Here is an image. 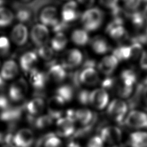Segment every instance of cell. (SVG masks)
Listing matches in <instances>:
<instances>
[{
	"instance_id": "obj_50",
	"label": "cell",
	"mask_w": 147,
	"mask_h": 147,
	"mask_svg": "<svg viewBox=\"0 0 147 147\" xmlns=\"http://www.w3.org/2000/svg\"><path fill=\"white\" fill-rule=\"evenodd\" d=\"M3 3V2L2 1H0V6H1V5H2Z\"/></svg>"
},
{
	"instance_id": "obj_29",
	"label": "cell",
	"mask_w": 147,
	"mask_h": 147,
	"mask_svg": "<svg viewBox=\"0 0 147 147\" xmlns=\"http://www.w3.org/2000/svg\"><path fill=\"white\" fill-rule=\"evenodd\" d=\"M110 36L115 41L121 42L125 40L127 37V32L121 25L114 26L108 29Z\"/></svg>"
},
{
	"instance_id": "obj_22",
	"label": "cell",
	"mask_w": 147,
	"mask_h": 147,
	"mask_svg": "<svg viewBox=\"0 0 147 147\" xmlns=\"http://www.w3.org/2000/svg\"><path fill=\"white\" fill-rule=\"evenodd\" d=\"M130 47L129 59L135 63H141L146 57V53L141 46L138 42H134Z\"/></svg>"
},
{
	"instance_id": "obj_44",
	"label": "cell",
	"mask_w": 147,
	"mask_h": 147,
	"mask_svg": "<svg viewBox=\"0 0 147 147\" xmlns=\"http://www.w3.org/2000/svg\"><path fill=\"white\" fill-rule=\"evenodd\" d=\"M67 147H82L79 144L74 140H69L67 143Z\"/></svg>"
},
{
	"instance_id": "obj_5",
	"label": "cell",
	"mask_w": 147,
	"mask_h": 147,
	"mask_svg": "<svg viewBox=\"0 0 147 147\" xmlns=\"http://www.w3.org/2000/svg\"><path fill=\"white\" fill-rule=\"evenodd\" d=\"M49 31L46 26L36 24L33 26L30 32V37L33 42L37 47L45 45L49 40Z\"/></svg>"
},
{
	"instance_id": "obj_48",
	"label": "cell",
	"mask_w": 147,
	"mask_h": 147,
	"mask_svg": "<svg viewBox=\"0 0 147 147\" xmlns=\"http://www.w3.org/2000/svg\"><path fill=\"white\" fill-rule=\"evenodd\" d=\"M1 147H16V146L12 144H4Z\"/></svg>"
},
{
	"instance_id": "obj_37",
	"label": "cell",
	"mask_w": 147,
	"mask_h": 147,
	"mask_svg": "<svg viewBox=\"0 0 147 147\" xmlns=\"http://www.w3.org/2000/svg\"><path fill=\"white\" fill-rule=\"evenodd\" d=\"M136 75V79L141 84L147 86V64H142L139 67Z\"/></svg>"
},
{
	"instance_id": "obj_18",
	"label": "cell",
	"mask_w": 147,
	"mask_h": 147,
	"mask_svg": "<svg viewBox=\"0 0 147 147\" xmlns=\"http://www.w3.org/2000/svg\"><path fill=\"white\" fill-rule=\"evenodd\" d=\"M44 109V102L40 97H36L29 101L26 105V109L28 113V117L35 118L40 115Z\"/></svg>"
},
{
	"instance_id": "obj_41",
	"label": "cell",
	"mask_w": 147,
	"mask_h": 147,
	"mask_svg": "<svg viewBox=\"0 0 147 147\" xmlns=\"http://www.w3.org/2000/svg\"><path fill=\"white\" fill-rule=\"evenodd\" d=\"M90 92L87 90L80 91L78 95V99L79 102L83 105H87L90 103Z\"/></svg>"
},
{
	"instance_id": "obj_23",
	"label": "cell",
	"mask_w": 147,
	"mask_h": 147,
	"mask_svg": "<svg viewBox=\"0 0 147 147\" xmlns=\"http://www.w3.org/2000/svg\"><path fill=\"white\" fill-rule=\"evenodd\" d=\"M129 142L131 147H147V132L138 131L132 133Z\"/></svg>"
},
{
	"instance_id": "obj_2",
	"label": "cell",
	"mask_w": 147,
	"mask_h": 147,
	"mask_svg": "<svg viewBox=\"0 0 147 147\" xmlns=\"http://www.w3.org/2000/svg\"><path fill=\"white\" fill-rule=\"evenodd\" d=\"M127 111V106L124 101L120 99H114L108 106L107 113L113 120L121 122L124 119Z\"/></svg>"
},
{
	"instance_id": "obj_19",
	"label": "cell",
	"mask_w": 147,
	"mask_h": 147,
	"mask_svg": "<svg viewBox=\"0 0 147 147\" xmlns=\"http://www.w3.org/2000/svg\"><path fill=\"white\" fill-rule=\"evenodd\" d=\"M18 68L17 63L12 60L5 61L2 65L0 76L5 80H9L14 78L18 74Z\"/></svg>"
},
{
	"instance_id": "obj_40",
	"label": "cell",
	"mask_w": 147,
	"mask_h": 147,
	"mask_svg": "<svg viewBox=\"0 0 147 147\" xmlns=\"http://www.w3.org/2000/svg\"><path fill=\"white\" fill-rule=\"evenodd\" d=\"M87 147H103V141L99 136H93L88 141Z\"/></svg>"
},
{
	"instance_id": "obj_8",
	"label": "cell",
	"mask_w": 147,
	"mask_h": 147,
	"mask_svg": "<svg viewBox=\"0 0 147 147\" xmlns=\"http://www.w3.org/2000/svg\"><path fill=\"white\" fill-rule=\"evenodd\" d=\"M83 60L81 52L77 49H71L65 51L62 57L63 67L74 68L79 66Z\"/></svg>"
},
{
	"instance_id": "obj_47",
	"label": "cell",
	"mask_w": 147,
	"mask_h": 147,
	"mask_svg": "<svg viewBox=\"0 0 147 147\" xmlns=\"http://www.w3.org/2000/svg\"><path fill=\"white\" fill-rule=\"evenodd\" d=\"M4 84V80L0 76V88H2Z\"/></svg>"
},
{
	"instance_id": "obj_24",
	"label": "cell",
	"mask_w": 147,
	"mask_h": 147,
	"mask_svg": "<svg viewBox=\"0 0 147 147\" xmlns=\"http://www.w3.org/2000/svg\"><path fill=\"white\" fill-rule=\"evenodd\" d=\"M30 82L32 86L36 89L40 90L44 87L47 77L45 74L36 69L30 72Z\"/></svg>"
},
{
	"instance_id": "obj_10",
	"label": "cell",
	"mask_w": 147,
	"mask_h": 147,
	"mask_svg": "<svg viewBox=\"0 0 147 147\" xmlns=\"http://www.w3.org/2000/svg\"><path fill=\"white\" fill-rule=\"evenodd\" d=\"M65 102L59 96H51L48 100L47 107L49 115L53 119L61 118L63 113Z\"/></svg>"
},
{
	"instance_id": "obj_32",
	"label": "cell",
	"mask_w": 147,
	"mask_h": 147,
	"mask_svg": "<svg viewBox=\"0 0 147 147\" xmlns=\"http://www.w3.org/2000/svg\"><path fill=\"white\" fill-rule=\"evenodd\" d=\"M53 119L49 115H43L36 118L33 125L38 129H45L52 125Z\"/></svg>"
},
{
	"instance_id": "obj_28",
	"label": "cell",
	"mask_w": 147,
	"mask_h": 147,
	"mask_svg": "<svg viewBox=\"0 0 147 147\" xmlns=\"http://www.w3.org/2000/svg\"><path fill=\"white\" fill-rule=\"evenodd\" d=\"M71 40L76 45L83 46L88 42L89 37L84 29H76L72 33Z\"/></svg>"
},
{
	"instance_id": "obj_27",
	"label": "cell",
	"mask_w": 147,
	"mask_h": 147,
	"mask_svg": "<svg viewBox=\"0 0 147 147\" xmlns=\"http://www.w3.org/2000/svg\"><path fill=\"white\" fill-rule=\"evenodd\" d=\"M67 42V38L63 33H57L51 40V48L55 51H61L65 48Z\"/></svg>"
},
{
	"instance_id": "obj_4",
	"label": "cell",
	"mask_w": 147,
	"mask_h": 147,
	"mask_svg": "<svg viewBox=\"0 0 147 147\" xmlns=\"http://www.w3.org/2000/svg\"><path fill=\"white\" fill-rule=\"evenodd\" d=\"M125 122L131 128L145 129L147 128V114L140 111L133 110L128 114Z\"/></svg>"
},
{
	"instance_id": "obj_17",
	"label": "cell",
	"mask_w": 147,
	"mask_h": 147,
	"mask_svg": "<svg viewBox=\"0 0 147 147\" xmlns=\"http://www.w3.org/2000/svg\"><path fill=\"white\" fill-rule=\"evenodd\" d=\"M37 63V56L34 52H27L20 59V64L23 71L31 72L35 69Z\"/></svg>"
},
{
	"instance_id": "obj_6",
	"label": "cell",
	"mask_w": 147,
	"mask_h": 147,
	"mask_svg": "<svg viewBox=\"0 0 147 147\" xmlns=\"http://www.w3.org/2000/svg\"><path fill=\"white\" fill-rule=\"evenodd\" d=\"M33 131L28 128L18 130L14 134L13 143L17 147H30L34 141Z\"/></svg>"
},
{
	"instance_id": "obj_15",
	"label": "cell",
	"mask_w": 147,
	"mask_h": 147,
	"mask_svg": "<svg viewBox=\"0 0 147 147\" xmlns=\"http://www.w3.org/2000/svg\"><path fill=\"white\" fill-rule=\"evenodd\" d=\"M76 7L77 4L74 1L68 2L63 6L61 12L63 22L70 23L78 18L79 13L76 10Z\"/></svg>"
},
{
	"instance_id": "obj_1",
	"label": "cell",
	"mask_w": 147,
	"mask_h": 147,
	"mask_svg": "<svg viewBox=\"0 0 147 147\" xmlns=\"http://www.w3.org/2000/svg\"><path fill=\"white\" fill-rule=\"evenodd\" d=\"M103 20V14L98 8L88 9L82 16V23L86 31L96 30L101 25Z\"/></svg>"
},
{
	"instance_id": "obj_11",
	"label": "cell",
	"mask_w": 147,
	"mask_h": 147,
	"mask_svg": "<svg viewBox=\"0 0 147 147\" xmlns=\"http://www.w3.org/2000/svg\"><path fill=\"white\" fill-rule=\"evenodd\" d=\"M89 102L95 108L103 109L108 103L109 95L104 89L94 90L90 94Z\"/></svg>"
},
{
	"instance_id": "obj_21",
	"label": "cell",
	"mask_w": 147,
	"mask_h": 147,
	"mask_svg": "<svg viewBox=\"0 0 147 147\" xmlns=\"http://www.w3.org/2000/svg\"><path fill=\"white\" fill-rule=\"evenodd\" d=\"M21 115V110L18 107H10L0 113V119L9 123H15Z\"/></svg>"
},
{
	"instance_id": "obj_46",
	"label": "cell",
	"mask_w": 147,
	"mask_h": 147,
	"mask_svg": "<svg viewBox=\"0 0 147 147\" xmlns=\"http://www.w3.org/2000/svg\"><path fill=\"white\" fill-rule=\"evenodd\" d=\"M144 17L147 21V5L145 6L144 11Z\"/></svg>"
},
{
	"instance_id": "obj_26",
	"label": "cell",
	"mask_w": 147,
	"mask_h": 147,
	"mask_svg": "<svg viewBox=\"0 0 147 147\" xmlns=\"http://www.w3.org/2000/svg\"><path fill=\"white\" fill-rule=\"evenodd\" d=\"M75 118L80 124L86 126L92 123L93 114L89 109L83 108L75 111Z\"/></svg>"
},
{
	"instance_id": "obj_35",
	"label": "cell",
	"mask_w": 147,
	"mask_h": 147,
	"mask_svg": "<svg viewBox=\"0 0 147 147\" xmlns=\"http://www.w3.org/2000/svg\"><path fill=\"white\" fill-rule=\"evenodd\" d=\"M37 53L39 56L43 60L49 61L51 60L54 55L53 50L47 45H44L38 48Z\"/></svg>"
},
{
	"instance_id": "obj_30",
	"label": "cell",
	"mask_w": 147,
	"mask_h": 147,
	"mask_svg": "<svg viewBox=\"0 0 147 147\" xmlns=\"http://www.w3.org/2000/svg\"><path fill=\"white\" fill-rule=\"evenodd\" d=\"M56 95L60 97L65 102H69L74 96V90L72 86L68 84H64L56 89Z\"/></svg>"
},
{
	"instance_id": "obj_7",
	"label": "cell",
	"mask_w": 147,
	"mask_h": 147,
	"mask_svg": "<svg viewBox=\"0 0 147 147\" xmlns=\"http://www.w3.org/2000/svg\"><path fill=\"white\" fill-rule=\"evenodd\" d=\"M103 142L115 145L122 139V131L115 126H107L100 130V136Z\"/></svg>"
},
{
	"instance_id": "obj_43",
	"label": "cell",
	"mask_w": 147,
	"mask_h": 147,
	"mask_svg": "<svg viewBox=\"0 0 147 147\" xmlns=\"http://www.w3.org/2000/svg\"><path fill=\"white\" fill-rule=\"evenodd\" d=\"M140 1H125V6L126 7L130 10H133L138 7L139 6Z\"/></svg>"
},
{
	"instance_id": "obj_39",
	"label": "cell",
	"mask_w": 147,
	"mask_h": 147,
	"mask_svg": "<svg viewBox=\"0 0 147 147\" xmlns=\"http://www.w3.org/2000/svg\"><path fill=\"white\" fill-rule=\"evenodd\" d=\"M10 47V42L7 37L0 36V54L4 55L7 53Z\"/></svg>"
},
{
	"instance_id": "obj_38",
	"label": "cell",
	"mask_w": 147,
	"mask_h": 147,
	"mask_svg": "<svg viewBox=\"0 0 147 147\" xmlns=\"http://www.w3.org/2000/svg\"><path fill=\"white\" fill-rule=\"evenodd\" d=\"M133 87L128 86L121 81L118 82V84L117 87V91L119 96L122 98L128 97L132 92Z\"/></svg>"
},
{
	"instance_id": "obj_16",
	"label": "cell",
	"mask_w": 147,
	"mask_h": 147,
	"mask_svg": "<svg viewBox=\"0 0 147 147\" xmlns=\"http://www.w3.org/2000/svg\"><path fill=\"white\" fill-rule=\"evenodd\" d=\"M118 63V60L114 55L106 56L99 63L98 69L102 74L110 75L115 69Z\"/></svg>"
},
{
	"instance_id": "obj_45",
	"label": "cell",
	"mask_w": 147,
	"mask_h": 147,
	"mask_svg": "<svg viewBox=\"0 0 147 147\" xmlns=\"http://www.w3.org/2000/svg\"><path fill=\"white\" fill-rule=\"evenodd\" d=\"M143 98L144 99V101L147 104V87L144 89L143 91Z\"/></svg>"
},
{
	"instance_id": "obj_31",
	"label": "cell",
	"mask_w": 147,
	"mask_h": 147,
	"mask_svg": "<svg viewBox=\"0 0 147 147\" xmlns=\"http://www.w3.org/2000/svg\"><path fill=\"white\" fill-rule=\"evenodd\" d=\"M14 19L12 11L6 7H0V27L4 28L9 25Z\"/></svg>"
},
{
	"instance_id": "obj_3",
	"label": "cell",
	"mask_w": 147,
	"mask_h": 147,
	"mask_svg": "<svg viewBox=\"0 0 147 147\" xmlns=\"http://www.w3.org/2000/svg\"><path fill=\"white\" fill-rule=\"evenodd\" d=\"M28 91V85L26 82L20 78L13 82L9 89V96L10 100L14 102L21 101L25 97Z\"/></svg>"
},
{
	"instance_id": "obj_49",
	"label": "cell",
	"mask_w": 147,
	"mask_h": 147,
	"mask_svg": "<svg viewBox=\"0 0 147 147\" xmlns=\"http://www.w3.org/2000/svg\"><path fill=\"white\" fill-rule=\"evenodd\" d=\"M2 137H3L2 133L0 132V143H2Z\"/></svg>"
},
{
	"instance_id": "obj_33",
	"label": "cell",
	"mask_w": 147,
	"mask_h": 147,
	"mask_svg": "<svg viewBox=\"0 0 147 147\" xmlns=\"http://www.w3.org/2000/svg\"><path fill=\"white\" fill-rule=\"evenodd\" d=\"M16 17L21 23H26L30 21L32 19V13L30 9L26 7H21L17 10Z\"/></svg>"
},
{
	"instance_id": "obj_13",
	"label": "cell",
	"mask_w": 147,
	"mask_h": 147,
	"mask_svg": "<svg viewBox=\"0 0 147 147\" xmlns=\"http://www.w3.org/2000/svg\"><path fill=\"white\" fill-rule=\"evenodd\" d=\"M40 20L44 25L54 26L58 22L57 11L53 6H47L40 13Z\"/></svg>"
},
{
	"instance_id": "obj_9",
	"label": "cell",
	"mask_w": 147,
	"mask_h": 147,
	"mask_svg": "<svg viewBox=\"0 0 147 147\" xmlns=\"http://www.w3.org/2000/svg\"><path fill=\"white\" fill-rule=\"evenodd\" d=\"M74 122L67 117L59 118L56 121V134L63 137H71L75 131Z\"/></svg>"
},
{
	"instance_id": "obj_25",
	"label": "cell",
	"mask_w": 147,
	"mask_h": 147,
	"mask_svg": "<svg viewBox=\"0 0 147 147\" xmlns=\"http://www.w3.org/2000/svg\"><path fill=\"white\" fill-rule=\"evenodd\" d=\"M91 46L94 52L98 54H103L109 50V44L102 36H96L91 41Z\"/></svg>"
},
{
	"instance_id": "obj_20",
	"label": "cell",
	"mask_w": 147,
	"mask_h": 147,
	"mask_svg": "<svg viewBox=\"0 0 147 147\" xmlns=\"http://www.w3.org/2000/svg\"><path fill=\"white\" fill-rule=\"evenodd\" d=\"M47 76L48 78L51 81L60 83L65 79L67 74L62 65L53 64L49 69Z\"/></svg>"
},
{
	"instance_id": "obj_42",
	"label": "cell",
	"mask_w": 147,
	"mask_h": 147,
	"mask_svg": "<svg viewBox=\"0 0 147 147\" xmlns=\"http://www.w3.org/2000/svg\"><path fill=\"white\" fill-rule=\"evenodd\" d=\"M10 102L7 96L3 94H0V110L3 111L10 107Z\"/></svg>"
},
{
	"instance_id": "obj_12",
	"label": "cell",
	"mask_w": 147,
	"mask_h": 147,
	"mask_svg": "<svg viewBox=\"0 0 147 147\" xmlns=\"http://www.w3.org/2000/svg\"><path fill=\"white\" fill-rule=\"evenodd\" d=\"M80 82L87 86H95L99 81L97 71L91 67H87L83 69L79 75Z\"/></svg>"
},
{
	"instance_id": "obj_14",
	"label": "cell",
	"mask_w": 147,
	"mask_h": 147,
	"mask_svg": "<svg viewBox=\"0 0 147 147\" xmlns=\"http://www.w3.org/2000/svg\"><path fill=\"white\" fill-rule=\"evenodd\" d=\"M11 37L13 41L16 45L19 46L24 45L26 42L28 37L27 28L22 24L16 25L11 31Z\"/></svg>"
},
{
	"instance_id": "obj_36",
	"label": "cell",
	"mask_w": 147,
	"mask_h": 147,
	"mask_svg": "<svg viewBox=\"0 0 147 147\" xmlns=\"http://www.w3.org/2000/svg\"><path fill=\"white\" fill-rule=\"evenodd\" d=\"M113 55L118 60H129L130 56V47L127 46L121 47L114 51Z\"/></svg>"
},
{
	"instance_id": "obj_34",
	"label": "cell",
	"mask_w": 147,
	"mask_h": 147,
	"mask_svg": "<svg viewBox=\"0 0 147 147\" xmlns=\"http://www.w3.org/2000/svg\"><path fill=\"white\" fill-rule=\"evenodd\" d=\"M44 147H61L62 142L61 140L56 136V134L49 132V134L45 140L44 145Z\"/></svg>"
}]
</instances>
